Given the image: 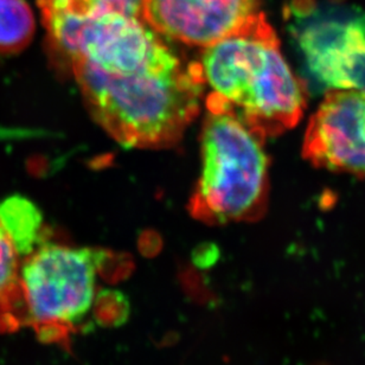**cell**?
Instances as JSON below:
<instances>
[{
	"label": "cell",
	"mask_w": 365,
	"mask_h": 365,
	"mask_svg": "<svg viewBox=\"0 0 365 365\" xmlns=\"http://www.w3.org/2000/svg\"><path fill=\"white\" fill-rule=\"evenodd\" d=\"M304 80L365 91V12L341 0H291L284 11Z\"/></svg>",
	"instance_id": "obj_6"
},
{
	"label": "cell",
	"mask_w": 365,
	"mask_h": 365,
	"mask_svg": "<svg viewBox=\"0 0 365 365\" xmlns=\"http://www.w3.org/2000/svg\"><path fill=\"white\" fill-rule=\"evenodd\" d=\"M200 140L202 170L189 210L207 225L264 214L269 185L266 137L209 95Z\"/></svg>",
	"instance_id": "obj_3"
},
{
	"label": "cell",
	"mask_w": 365,
	"mask_h": 365,
	"mask_svg": "<svg viewBox=\"0 0 365 365\" xmlns=\"http://www.w3.org/2000/svg\"><path fill=\"white\" fill-rule=\"evenodd\" d=\"M51 53L69 66L87 64L109 74H134L182 63L148 21L115 11L42 14Z\"/></svg>",
	"instance_id": "obj_4"
},
{
	"label": "cell",
	"mask_w": 365,
	"mask_h": 365,
	"mask_svg": "<svg viewBox=\"0 0 365 365\" xmlns=\"http://www.w3.org/2000/svg\"><path fill=\"white\" fill-rule=\"evenodd\" d=\"M21 264V255L0 221V331L4 334L25 327Z\"/></svg>",
	"instance_id": "obj_9"
},
{
	"label": "cell",
	"mask_w": 365,
	"mask_h": 365,
	"mask_svg": "<svg viewBox=\"0 0 365 365\" xmlns=\"http://www.w3.org/2000/svg\"><path fill=\"white\" fill-rule=\"evenodd\" d=\"M216 260H217V255H214L210 248H203L200 252H196L193 257L195 264L200 268L211 267Z\"/></svg>",
	"instance_id": "obj_15"
},
{
	"label": "cell",
	"mask_w": 365,
	"mask_h": 365,
	"mask_svg": "<svg viewBox=\"0 0 365 365\" xmlns=\"http://www.w3.org/2000/svg\"><path fill=\"white\" fill-rule=\"evenodd\" d=\"M35 30V16L25 0H0V55L25 49Z\"/></svg>",
	"instance_id": "obj_11"
},
{
	"label": "cell",
	"mask_w": 365,
	"mask_h": 365,
	"mask_svg": "<svg viewBox=\"0 0 365 365\" xmlns=\"http://www.w3.org/2000/svg\"><path fill=\"white\" fill-rule=\"evenodd\" d=\"M91 313L98 327L118 329L130 319V299L119 289L106 288L95 295Z\"/></svg>",
	"instance_id": "obj_13"
},
{
	"label": "cell",
	"mask_w": 365,
	"mask_h": 365,
	"mask_svg": "<svg viewBox=\"0 0 365 365\" xmlns=\"http://www.w3.org/2000/svg\"><path fill=\"white\" fill-rule=\"evenodd\" d=\"M203 49L200 64L210 96L245 123L267 138L302 120L305 83L284 60L277 32L262 12Z\"/></svg>",
	"instance_id": "obj_2"
},
{
	"label": "cell",
	"mask_w": 365,
	"mask_h": 365,
	"mask_svg": "<svg viewBox=\"0 0 365 365\" xmlns=\"http://www.w3.org/2000/svg\"><path fill=\"white\" fill-rule=\"evenodd\" d=\"M0 221L21 260L46 241L43 240L42 215L34 204L21 197L5 200L0 205Z\"/></svg>",
	"instance_id": "obj_10"
},
{
	"label": "cell",
	"mask_w": 365,
	"mask_h": 365,
	"mask_svg": "<svg viewBox=\"0 0 365 365\" xmlns=\"http://www.w3.org/2000/svg\"><path fill=\"white\" fill-rule=\"evenodd\" d=\"M133 268V262L126 255L102 250L98 261V274L103 280L112 284L125 280L130 277Z\"/></svg>",
	"instance_id": "obj_14"
},
{
	"label": "cell",
	"mask_w": 365,
	"mask_h": 365,
	"mask_svg": "<svg viewBox=\"0 0 365 365\" xmlns=\"http://www.w3.org/2000/svg\"><path fill=\"white\" fill-rule=\"evenodd\" d=\"M71 69L93 118L125 148L173 146L200 113V62L125 75L82 63Z\"/></svg>",
	"instance_id": "obj_1"
},
{
	"label": "cell",
	"mask_w": 365,
	"mask_h": 365,
	"mask_svg": "<svg viewBox=\"0 0 365 365\" xmlns=\"http://www.w3.org/2000/svg\"><path fill=\"white\" fill-rule=\"evenodd\" d=\"M38 6L42 14H89L115 11L145 19L144 0H38Z\"/></svg>",
	"instance_id": "obj_12"
},
{
	"label": "cell",
	"mask_w": 365,
	"mask_h": 365,
	"mask_svg": "<svg viewBox=\"0 0 365 365\" xmlns=\"http://www.w3.org/2000/svg\"><path fill=\"white\" fill-rule=\"evenodd\" d=\"M102 250L44 242L21 260L25 327L43 343H68L91 312Z\"/></svg>",
	"instance_id": "obj_5"
},
{
	"label": "cell",
	"mask_w": 365,
	"mask_h": 365,
	"mask_svg": "<svg viewBox=\"0 0 365 365\" xmlns=\"http://www.w3.org/2000/svg\"><path fill=\"white\" fill-rule=\"evenodd\" d=\"M302 153L319 169L365 177V91H327L309 120Z\"/></svg>",
	"instance_id": "obj_7"
},
{
	"label": "cell",
	"mask_w": 365,
	"mask_h": 365,
	"mask_svg": "<svg viewBox=\"0 0 365 365\" xmlns=\"http://www.w3.org/2000/svg\"><path fill=\"white\" fill-rule=\"evenodd\" d=\"M261 0H144L145 19L165 38L211 46L260 14Z\"/></svg>",
	"instance_id": "obj_8"
}]
</instances>
